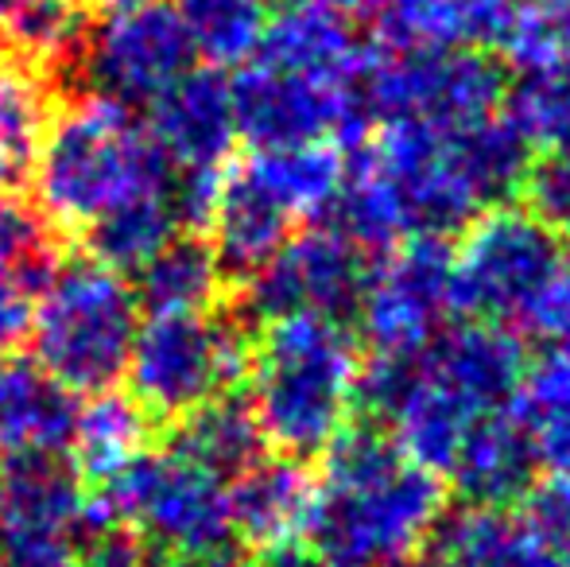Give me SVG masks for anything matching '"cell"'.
<instances>
[{
    "instance_id": "34",
    "label": "cell",
    "mask_w": 570,
    "mask_h": 567,
    "mask_svg": "<svg viewBox=\"0 0 570 567\" xmlns=\"http://www.w3.org/2000/svg\"><path fill=\"white\" fill-rule=\"evenodd\" d=\"M501 109L532 151L570 144V78H520Z\"/></svg>"
},
{
    "instance_id": "24",
    "label": "cell",
    "mask_w": 570,
    "mask_h": 567,
    "mask_svg": "<svg viewBox=\"0 0 570 567\" xmlns=\"http://www.w3.org/2000/svg\"><path fill=\"white\" fill-rule=\"evenodd\" d=\"M151 431H156V420L132 393L106 389L78 404L75 428L67 439V459L82 482L101 486L125 467H132L144 451H151Z\"/></svg>"
},
{
    "instance_id": "44",
    "label": "cell",
    "mask_w": 570,
    "mask_h": 567,
    "mask_svg": "<svg viewBox=\"0 0 570 567\" xmlns=\"http://www.w3.org/2000/svg\"><path fill=\"white\" fill-rule=\"evenodd\" d=\"M16 4H20V0H0V16H4L8 8H16Z\"/></svg>"
},
{
    "instance_id": "3",
    "label": "cell",
    "mask_w": 570,
    "mask_h": 567,
    "mask_svg": "<svg viewBox=\"0 0 570 567\" xmlns=\"http://www.w3.org/2000/svg\"><path fill=\"white\" fill-rule=\"evenodd\" d=\"M389 183L412 234H458L473 214L520 190L532 144L504 109L465 125L373 121L350 144Z\"/></svg>"
},
{
    "instance_id": "7",
    "label": "cell",
    "mask_w": 570,
    "mask_h": 567,
    "mask_svg": "<svg viewBox=\"0 0 570 567\" xmlns=\"http://www.w3.org/2000/svg\"><path fill=\"white\" fill-rule=\"evenodd\" d=\"M136 326V287L98 261H75L59 265L51 284L39 292L28 339L36 346V362L62 389L94 397L125 378Z\"/></svg>"
},
{
    "instance_id": "21",
    "label": "cell",
    "mask_w": 570,
    "mask_h": 567,
    "mask_svg": "<svg viewBox=\"0 0 570 567\" xmlns=\"http://www.w3.org/2000/svg\"><path fill=\"white\" fill-rule=\"evenodd\" d=\"M509 0H361L357 16L389 51H451L497 43Z\"/></svg>"
},
{
    "instance_id": "35",
    "label": "cell",
    "mask_w": 570,
    "mask_h": 567,
    "mask_svg": "<svg viewBox=\"0 0 570 567\" xmlns=\"http://www.w3.org/2000/svg\"><path fill=\"white\" fill-rule=\"evenodd\" d=\"M520 198H524V211H532L543 226L570 234V144L543 148L540 156L528 159Z\"/></svg>"
},
{
    "instance_id": "5",
    "label": "cell",
    "mask_w": 570,
    "mask_h": 567,
    "mask_svg": "<svg viewBox=\"0 0 570 567\" xmlns=\"http://www.w3.org/2000/svg\"><path fill=\"white\" fill-rule=\"evenodd\" d=\"M31 172L36 206L62 229H86L106 211L164 190L171 179V164L132 109L101 94H86L51 117Z\"/></svg>"
},
{
    "instance_id": "37",
    "label": "cell",
    "mask_w": 570,
    "mask_h": 567,
    "mask_svg": "<svg viewBox=\"0 0 570 567\" xmlns=\"http://www.w3.org/2000/svg\"><path fill=\"white\" fill-rule=\"evenodd\" d=\"M524 326L532 334H540V339H548L551 346H570V242L563 245L556 276L543 284V292L528 307Z\"/></svg>"
},
{
    "instance_id": "41",
    "label": "cell",
    "mask_w": 570,
    "mask_h": 567,
    "mask_svg": "<svg viewBox=\"0 0 570 567\" xmlns=\"http://www.w3.org/2000/svg\"><path fill=\"white\" fill-rule=\"evenodd\" d=\"M190 567H245V564H237V560H233V553H229V556H218V560H206V564H190Z\"/></svg>"
},
{
    "instance_id": "17",
    "label": "cell",
    "mask_w": 570,
    "mask_h": 567,
    "mask_svg": "<svg viewBox=\"0 0 570 567\" xmlns=\"http://www.w3.org/2000/svg\"><path fill=\"white\" fill-rule=\"evenodd\" d=\"M368 55L373 51L357 39L350 12L326 0H284L279 12H272L253 59L295 75L361 86Z\"/></svg>"
},
{
    "instance_id": "6",
    "label": "cell",
    "mask_w": 570,
    "mask_h": 567,
    "mask_svg": "<svg viewBox=\"0 0 570 567\" xmlns=\"http://www.w3.org/2000/svg\"><path fill=\"white\" fill-rule=\"evenodd\" d=\"M132 525L175 567L229 556V482L179 451H144L132 467L86 493L82 529Z\"/></svg>"
},
{
    "instance_id": "4",
    "label": "cell",
    "mask_w": 570,
    "mask_h": 567,
    "mask_svg": "<svg viewBox=\"0 0 570 567\" xmlns=\"http://www.w3.org/2000/svg\"><path fill=\"white\" fill-rule=\"evenodd\" d=\"M361 339L342 319L292 315L261 323L248 354V409L264 443L287 459H315L361 412Z\"/></svg>"
},
{
    "instance_id": "33",
    "label": "cell",
    "mask_w": 570,
    "mask_h": 567,
    "mask_svg": "<svg viewBox=\"0 0 570 567\" xmlns=\"http://www.w3.org/2000/svg\"><path fill=\"white\" fill-rule=\"evenodd\" d=\"M0 265L16 268L36 292H43L62 265L55 226L36 203L12 190H0Z\"/></svg>"
},
{
    "instance_id": "32",
    "label": "cell",
    "mask_w": 570,
    "mask_h": 567,
    "mask_svg": "<svg viewBox=\"0 0 570 567\" xmlns=\"http://www.w3.org/2000/svg\"><path fill=\"white\" fill-rule=\"evenodd\" d=\"M51 117L55 109L43 70L20 59L0 62V164L12 179L31 172V159L47 137Z\"/></svg>"
},
{
    "instance_id": "38",
    "label": "cell",
    "mask_w": 570,
    "mask_h": 567,
    "mask_svg": "<svg viewBox=\"0 0 570 567\" xmlns=\"http://www.w3.org/2000/svg\"><path fill=\"white\" fill-rule=\"evenodd\" d=\"M36 295L39 292L16 268L0 265V358L16 354L28 342Z\"/></svg>"
},
{
    "instance_id": "22",
    "label": "cell",
    "mask_w": 570,
    "mask_h": 567,
    "mask_svg": "<svg viewBox=\"0 0 570 567\" xmlns=\"http://www.w3.org/2000/svg\"><path fill=\"white\" fill-rule=\"evenodd\" d=\"M86 486L62 451L12 454L0 462V537L70 532L82 525Z\"/></svg>"
},
{
    "instance_id": "8",
    "label": "cell",
    "mask_w": 570,
    "mask_h": 567,
    "mask_svg": "<svg viewBox=\"0 0 570 567\" xmlns=\"http://www.w3.org/2000/svg\"><path fill=\"white\" fill-rule=\"evenodd\" d=\"M563 242L532 211L497 203L473 214L451 245V307L473 323H524L556 276Z\"/></svg>"
},
{
    "instance_id": "40",
    "label": "cell",
    "mask_w": 570,
    "mask_h": 567,
    "mask_svg": "<svg viewBox=\"0 0 570 567\" xmlns=\"http://www.w3.org/2000/svg\"><path fill=\"white\" fill-rule=\"evenodd\" d=\"M248 567H326V560L318 556V548L307 537H292L256 548V560Z\"/></svg>"
},
{
    "instance_id": "43",
    "label": "cell",
    "mask_w": 570,
    "mask_h": 567,
    "mask_svg": "<svg viewBox=\"0 0 570 567\" xmlns=\"http://www.w3.org/2000/svg\"><path fill=\"white\" fill-rule=\"evenodd\" d=\"M12 183H16V179H12V175H8V167L0 164V190H12Z\"/></svg>"
},
{
    "instance_id": "18",
    "label": "cell",
    "mask_w": 570,
    "mask_h": 567,
    "mask_svg": "<svg viewBox=\"0 0 570 567\" xmlns=\"http://www.w3.org/2000/svg\"><path fill=\"white\" fill-rule=\"evenodd\" d=\"M318 501V475L303 459L261 454L253 467L229 478L233 537L264 548L276 540L307 537Z\"/></svg>"
},
{
    "instance_id": "28",
    "label": "cell",
    "mask_w": 570,
    "mask_h": 567,
    "mask_svg": "<svg viewBox=\"0 0 570 567\" xmlns=\"http://www.w3.org/2000/svg\"><path fill=\"white\" fill-rule=\"evenodd\" d=\"M179 234V222L167 203V187L151 190V195H136L128 203L106 211L86 226V245H90L94 261L114 273L128 276L140 273L171 237Z\"/></svg>"
},
{
    "instance_id": "13",
    "label": "cell",
    "mask_w": 570,
    "mask_h": 567,
    "mask_svg": "<svg viewBox=\"0 0 570 567\" xmlns=\"http://www.w3.org/2000/svg\"><path fill=\"white\" fill-rule=\"evenodd\" d=\"M195 67V47L179 20V8L167 0H148L136 8H117L82 47L78 70L94 94L120 106H151Z\"/></svg>"
},
{
    "instance_id": "16",
    "label": "cell",
    "mask_w": 570,
    "mask_h": 567,
    "mask_svg": "<svg viewBox=\"0 0 570 567\" xmlns=\"http://www.w3.org/2000/svg\"><path fill=\"white\" fill-rule=\"evenodd\" d=\"M299 226V214L272 190V183L253 167V159L226 164L218 187V203L206 222L210 250L218 257L226 281H248Z\"/></svg>"
},
{
    "instance_id": "45",
    "label": "cell",
    "mask_w": 570,
    "mask_h": 567,
    "mask_svg": "<svg viewBox=\"0 0 570 567\" xmlns=\"http://www.w3.org/2000/svg\"><path fill=\"white\" fill-rule=\"evenodd\" d=\"M412 567H423V564H412Z\"/></svg>"
},
{
    "instance_id": "39",
    "label": "cell",
    "mask_w": 570,
    "mask_h": 567,
    "mask_svg": "<svg viewBox=\"0 0 570 567\" xmlns=\"http://www.w3.org/2000/svg\"><path fill=\"white\" fill-rule=\"evenodd\" d=\"M0 567H78V545L59 532L0 537Z\"/></svg>"
},
{
    "instance_id": "29",
    "label": "cell",
    "mask_w": 570,
    "mask_h": 567,
    "mask_svg": "<svg viewBox=\"0 0 570 567\" xmlns=\"http://www.w3.org/2000/svg\"><path fill=\"white\" fill-rule=\"evenodd\" d=\"M0 20H4L8 43H12V59L28 62L43 75L78 67L94 28L86 0H20Z\"/></svg>"
},
{
    "instance_id": "25",
    "label": "cell",
    "mask_w": 570,
    "mask_h": 567,
    "mask_svg": "<svg viewBox=\"0 0 570 567\" xmlns=\"http://www.w3.org/2000/svg\"><path fill=\"white\" fill-rule=\"evenodd\" d=\"M136 276V300L151 315H210L226 287L210 242L187 229H179Z\"/></svg>"
},
{
    "instance_id": "30",
    "label": "cell",
    "mask_w": 570,
    "mask_h": 567,
    "mask_svg": "<svg viewBox=\"0 0 570 567\" xmlns=\"http://www.w3.org/2000/svg\"><path fill=\"white\" fill-rule=\"evenodd\" d=\"M179 20L206 67H245L261 47L276 0H179Z\"/></svg>"
},
{
    "instance_id": "23",
    "label": "cell",
    "mask_w": 570,
    "mask_h": 567,
    "mask_svg": "<svg viewBox=\"0 0 570 567\" xmlns=\"http://www.w3.org/2000/svg\"><path fill=\"white\" fill-rule=\"evenodd\" d=\"M78 417V397L36 358H0V459L62 451Z\"/></svg>"
},
{
    "instance_id": "19",
    "label": "cell",
    "mask_w": 570,
    "mask_h": 567,
    "mask_svg": "<svg viewBox=\"0 0 570 567\" xmlns=\"http://www.w3.org/2000/svg\"><path fill=\"white\" fill-rule=\"evenodd\" d=\"M428 567H563L570 545H556L517 506H465L443 517Z\"/></svg>"
},
{
    "instance_id": "15",
    "label": "cell",
    "mask_w": 570,
    "mask_h": 567,
    "mask_svg": "<svg viewBox=\"0 0 570 567\" xmlns=\"http://www.w3.org/2000/svg\"><path fill=\"white\" fill-rule=\"evenodd\" d=\"M148 109V137L171 167H226L233 159L240 137L226 70L190 67Z\"/></svg>"
},
{
    "instance_id": "42",
    "label": "cell",
    "mask_w": 570,
    "mask_h": 567,
    "mask_svg": "<svg viewBox=\"0 0 570 567\" xmlns=\"http://www.w3.org/2000/svg\"><path fill=\"white\" fill-rule=\"evenodd\" d=\"M326 4L342 8V12H357V4H361V0H326Z\"/></svg>"
},
{
    "instance_id": "9",
    "label": "cell",
    "mask_w": 570,
    "mask_h": 567,
    "mask_svg": "<svg viewBox=\"0 0 570 567\" xmlns=\"http://www.w3.org/2000/svg\"><path fill=\"white\" fill-rule=\"evenodd\" d=\"M253 334L222 315H151L136 326L125 378L151 420H183L245 381Z\"/></svg>"
},
{
    "instance_id": "12",
    "label": "cell",
    "mask_w": 570,
    "mask_h": 567,
    "mask_svg": "<svg viewBox=\"0 0 570 567\" xmlns=\"http://www.w3.org/2000/svg\"><path fill=\"white\" fill-rule=\"evenodd\" d=\"M237 137L253 148H295V144H353L365 137V109L357 82L295 75L248 59L233 78Z\"/></svg>"
},
{
    "instance_id": "20",
    "label": "cell",
    "mask_w": 570,
    "mask_h": 567,
    "mask_svg": "<svg viewBox=\"0 0 570 567\" xmlns=\"http://www.w3.org/2000/svg\"><path fill=\"white\" fill-rule=\"evenodd\" d=\"M535 454L520 428L517 409H497L481 417L458 443L443 482L465 506H517L532 490Z\"/></svg>"
},
{
    "instance_id": "27",
    "label": "cell",
    "mask_w": 570,
    "mask_h": 567,
    "mask_svg": "<svg viewBox=\"0 0 570 567\" xmlns=\"http://www.w3.org/2000/svg\"><path fill=\"white\" fill-rule=\"evenodd\" d=\"M167 447L229 482L245 467H253L268 443H264L261 428H256L248 401L226 393L206 401L203 409L187 412L183 420H175V436Z\"/></svg>"
},
{
    "instance_id": "10",
    "label": "cell",
    "mask_w": 570,
    "mask_h": 567,
    "mask_svg": "<svg viewBox=\"0 0 570 567\" xmlns=\"http://www.w3.org/2000/svg\"><path fill=\"white\" fill-rule=\"evenodd\" d=\"M504 70L481 47L451 51H373L361 75L368 121L465 125L504 106Z\"/></svg>"
},
{
    "instance_id": "31",
    "label": "cell",
    "mask_w": 570,
    "mask_h": 567,
    "mask_svg": "<svg viewBox=\"0 0 570 567\" xmlns=\"http://www.w3.org/2000/svg\"><path fill=\"white\" fill-rule=\"evenodd\" d=\"M520 78H570V0H524L497 36Z\"/></svg>"
},
{
    "instance_id": "14",
    "label": "cell",
    "mask_w": 570,
    "mask_h": 567,
    "mask_svg": "<svg viewBox=\"0 0 570 567\" xmlns=\"http://www.w3.org/2000/svg\"><path fill=\"white\" fill-rule=\"evenodd\" d=\"M365 253L334 226L292 234L245 281V311L256 323L292 315L345 319L365 284Z\"/></svg>"
},
{
    "instance_id": "11",
    "label": "cell",
    "mask_w": 570,
    "mask_h": 567,
    "mask_svg": "<svg viewBox=\"0 0 570 567\" xmlns=\"http://www.w3.org/2000/svg\"><path fill=\"white\" fill-rule=\"evenodd\" d=\"M357 339L376 358H404L423 350L451 307V242L439 234H412L368 265L357 295Z\"/></svg>"
},
{
    "instance_id": "36",
    "label": "cell",
    "mask_w": 570,
    "mask_h": 567,
    "mask_svg": "<svg viewBox=\"0 0 570 567\" xmlns=\"http://www.w3.org/2000/svg\"><path fill=\"white\" fill-rule=\"evenodd\" d=\"M78 567H175L132 525H101L86 529V545H78Z\"/></svg>"
},
{
    "instance_id": "2",
    "label": "cell",
    "mask_w": 570,
    "mask_h": 567,
    "mask_svg": "<svg viewBox=\"0 0 570 567\" xmlns=\"http://www.w3.org/2000/svg\"><path fill=\"white\" fill-rule=\"evenodd\" d=\"M307 540L326 567H412L446 517V482L389 431L345 428L323 454Z\"/></svg>"
},
{
    "instance_id": "1",
    "label": "cell",
    "mask_w": 570,
    "mask_h": 567,
    "mask_svg": "<svg viewBox=\"0 0 570 567\" xmlns=\"http://www.w3.org/2000/svg\"><path fill=\"white\" fill-rule=\"evenodd\" d=\"M528 370V350L512 326H443L404 358H365L361 409L384 420L392 443L439 478L481 417L509 409Z\"/></svg>"
},
{
    "instance_id": "26",
    "label": "cell",
    "mask_w": 570,
    "mask_h": 567,
    "mask_svg": "<svg viewBox=\"0 0 570 567\" xmlns=\"http://www.w3.org/2000/svg\"><path fill=\"white\" fill-rule=\"evenodd\" d=\"M512 409L535 467L570 478V346H551L540 362L528 365Z\"/></svg>"
}]
</instances>
